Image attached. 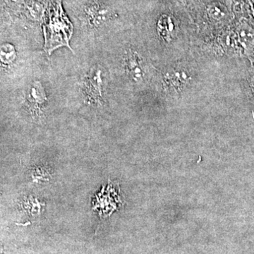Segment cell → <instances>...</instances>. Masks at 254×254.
Masks as SVG:
<instances>
[{"label":"cell","mask_w":254,"mask_h":254,"mask_svg":"<svg viewBox=\"0 0 254 254\" xmlns=\"http://www.w3.org/2000/svg\"><path fill=\"white\" fill-rule=\"evenodd\" d=\"M247 83H248L249 88H250L251 95L254 100V71L249 76Z\"/></svg>","instance_id":"7"},{"label":"cell","mask_w":254,"mask_h":254,"mask_svg":"<svg viewBox=\"0 0 254 254\" xmlns=\"http://www.w3.org/2000/svg\"><path fill=\"white\" fill-rule=\"evenodd\" d=\"M100 71H95L94 75H92L86 80L85 85L86 92L88 99L98 101L101 98V79Z\"/></svg>","instance_id":"3"},{"label":"cell","mask_w":254,"mask_h":254,"mask_svg":"<svg viewBox=\"0 0 254 254\" xmlns=\"http://www.w3.org/2000/svg\"><path fill=\"white\" fill-rule=\"evenodd\" d=\"M127 66L129 74L136 81H141L144 77L143 60L135 52L129 51L127 55Z\"/></svg>","instance_id":"2"},{"label":"cell","mask_w":254,"mask_h":254,"mask_svg":"<svg viewBox=\"0 0 254 254\" xmlns=\"http://www.w3.org/2000/svg\"><path fill=\"white\" fill-rule=\"evenodd\" d=\"M188 73L185 67H173L164 76V87L170 93H181L191 83V75Z\"/></svg>","instance_id":"1"},{"label":"cell","mask_w":254,"mask_h":254,"mask_svg":"<svg viewBox=\"0 0 254 254\" xmlns=\"http://www.w3.org/2000/svg\"><path fill=\"white\" fill-rule=\"evenodd\" d=\"M28 100L36 105L43 104L47 100L46 92L40 82H34L28 93Z\"/></svg>","instance_id":"4"},{"label":"cell","mask_w":254,"mask_h":254,"mask_svg":"<svg viewBox=\"0 0 254 254\" xmlns=\"http://www.w3.org/2000/svg\"><path fill=\"white\" fill-rule=\"evenodd\" d=\"M209 15L215 19H220L226 15V10L218 4L210 5L208 8Z\"/></svg>","instance_id":"6"},{"label":"cell","mask_w":254,"mask_h":254,"mask_svg":"<svg viewBox=\"0 0 254 254\" xmlns=\"http://www.w3.org/2000/svg\"><path fill=\"white\" fill-rule=\"evenodd\" d=\"M16 50L11 44L2 45L1 46V61L4 64H9L16 59Z\"/></svg>","instance_id":"5"}]
</instances>
